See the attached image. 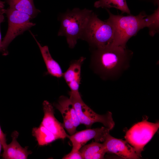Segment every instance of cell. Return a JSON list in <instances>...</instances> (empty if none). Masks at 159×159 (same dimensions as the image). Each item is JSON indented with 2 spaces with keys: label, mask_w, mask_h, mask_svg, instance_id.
Here are the masks:
<instances>
[{
  "label": "cell",
  "mask_w": 159,
  "mask_h": 159,
  "mask_svg": "<svg viewBox=\"0 0 159 159\" xmlns=\"http://www.w3.org/2000/svg\"><path fill=\"white\" fill-rule=\"evenodd\" d=\"M159 127V122L152 123L144 120L135 124L127 132L125 136L126 141L133 148L139 158Z\"/></svg>",
  "instance_id": "cell-7"
},
{
  "label": "cell",
  "mask_w": 159,
  "mask_h": 159,
  "mask_svg": "<svg viewBox=\"0 0 159 159\" xmlns=\"http://www.w3.org/2000/svg\"><path fill=\"white\" fill-rule=\"evenodd\" d=\"M42 104L44 115L41 124L53 133L57 139L68 138L69 135L65 132L62 123L54 116L52 105L47 100L44 101Z\"/></svg>",
  "instance_id": "cell-11"
},
{
  "label": "cell",
  "mask_w": 159,
  "mask_h": 159,
  "mask_svg": "<svg viewBox=\"0 0 159 159\" xmlns=\"http://www.w3.org/2000/svg\"><path fill=\"white\" fill-rule=\"evenodd\" d=\"M83 159H101L106 153L103 143L97 142L82 146L80 150Z\"/></svg>",
  "instance_id": "cell-15"
},
{
  "label": "cell",
  "mask_w": 159,
  "mask_h": 159,
  "mask_svg": "<svg viewBox=\"0 0 159 159\" xmlns=\"http://www.w3.org/2000/svg\"><path fill=\"white\" fill-rule=\"evenodd\" d=\"M154 4L156 5H159V0H153Z\"/></svg>",
  "instance_id": "cell-24"
},
{
  "label": "cell",
  "mask_w": 159,
  "mask_h": 159,
  "mask_svg": "<svg viewBox=\"0 0 159 159\" xmlns=\"http://www.w3.org/2000/svg\"><path fill=\"white\" fill-rule=\"evenodd\" d=\"M132 54L126 48L112 45L96 49L92 62L96 72L102 78L113 79L128 67Z\"/></svg>",
  "instance_id": "cell-1"
},
{
  "label": "cell",
  "mask_w": 159,
  "mask_h": 159,
  "mask_svg": "<svg viewBox=\"0 0 159 159\" xmlns=\"http://www.w3.org/2000/svg\"><path fill=\"white\" fill-rule=\"evenodd\" d=\"M39 47L47 70V74L57 78L62 76L63 73L59 65L52 58L47 46H42L34 36L30 32Z\"/></svg>",
  "instance_id": "cell-14"
},
{
  "label": "cell",
  "mask_w": 159,
  "mask_h": 159,
  "mask_svg": "<svg viewBox=\"0 0 159 159\" xmlns=\"http://www.w3.org/2000/svg\"><path fill=\"white\" fill-rule=\"evenodd\" d=\"M5 13L8 19V28L2 41V45L6 56L8 54L7 47L12 41L35 24L31 21L32 18L28 14L9 7L5 9Z\"/></svg>",
  "instance_id": "cell-6"
},
{
  "label": "cell",
  "mask_w": 159,
  "mask_h": 159,
  "mask_svg": "<svg viewBox=\"0 0 159 159\" xmlns=\"http://www.w3.org/2000/svg\"><path fill=\"white\" fill-rule=\"evenodd\" d=\"M63 159H83L80 150H72L68 154L64 155Z\"/></svg>",
  "instance_id": "cell-20"
},
{
  "label": "cell",
  "mask_w": 159,
  "mask_h": 159,
  "mask_svg": "<svg viewBox=\"0 0 159 159\" xmlns=\"http://www.w3.org/2000/svg\"><path fill=\"white\" fill-rule=\"evenodd\" d=\"M54 106L61 114L63 126L70 135L76 132L77 127L80 124L74 105L69 98L64 96H60Z\"/></svg>",
  "instance_id": "cell-8"
},
{
  "label": "cell",
  "mask_w": 159,
  "mask_h": 159,
  "mask_svg": "<svg viewBox=\"0 0 159 159\" xmlns=\"http://www.w3.org/2000/svg\"><path fill=\"white\" fill-rule=\"evenodd\" d=\"M69 94L80 124L84 125L88 129L90 128L93 123L100 122L110 130L113 128L115 123L111 112L108 111L103 115L98 114L84 102L80 93H74L70 91Z\"/></svg>",
  "instance_id": "cell-5"
},
{
  "label": "cell",
  "mask_w": 159,
  "mask_h": 159,
  "mask_svg": "<svg viewBox=\"0 0 159 159\" xmlns=\"http://www.w3.org/2000/svg\"><path fill=\"white\" fill-rule=\"evenodd\" d=\"M116 29L113 23L108 20L103 21L92 12L88 20L81 39L96 49L113 45L116 37Z\"/></svg>",
  "instance_id": "cell-3"
},
{
  "label": "cell",
  "mask_w": 159,
  "mask_h": 159,
  "mask_svg": "<svg viewBox=\"0 0 159 159\" xmlns=\"http://www.w3.org/2000/svg\"><path fill=\"white\" fill-rule=\"evenodd\" d=\"M92 11L86 8H75L68 11L61 20L58 36H65L69 48L75 46L78 39L81 38Z\"/></svg>",
  "instance_id": "cell-4"
},
{
  "label": "cell",
  "mask_w": 159,
  "mask_h": 159,
  "mask_svg": "<svg viewBox=\"0 0 159 159\" xmlns=\"http://www.w3.org/2000/svg\"><path fill=\"white\" fill-rule=\"evenodd\" d=\"M109 14L107 19L114 24L116 29V37L114 45L126 48L128 40L135 36L143 28L148 27V15L144 11L134 16L114 15L106 9Z\"/></svg>",
  "instance_id": "cell-2"
},
{
  "label": "cell",
  "mask_w": 159,
  "mask_h": 159,
  "mask_svg": "<svg viewBox=\"0 0 159 159\" xmlns=\"http://www.w3.org/2000/svg\"><path fill=\"white\" fill-rule=\"evenodd\" d=\"M85 59L83 57L73 62L62 76L70 89L71 92L79 93V88L80 80L81 67Z\"/></svg>",
  "instance_id": "cell-13"
},
{
  "label": "cell",
  "mask_w": 159,
  "mask_h": 159,
  "mask_svg": "<svg viewBox=\"0 0 159 159\" xmlns=\"http://www.w3.org/2000/svg\"><path fill=\"white\" fill-rule=\"evenodd\" d=\"M0 140L2 143V148L4 149L7 144L6 138V135L2 131L0 126Z\"/></svg>",
  "instance_id": "cell-21"
},
{
  "label": "cell",
  "mask_w": 159,
  "mask_h": 159,
  "mask_svg": "<svg viewBox=\"0 0 159 159\" xmlns=\"http://www.w3.org/2000/svg\"><path fill=\"white\" fill-rule=\"evenodd\" d=\"M106 153L115 154L125 159L139 158L133 148L126 141L116 138L108 133L103 142Z\"/></svg>",
  "instance_id": "cell-10"
},
{
  "label": "cell",
  "mask_w": 159,
  "mask_h": 159,
  "mask_svg": "<svg viewBox=\"0 0 159 159\" xmlns=\"http://www.w3.org/2000/svg\"><path fill=\"white\" fill-rule=\"evenodd\" d=\"M9 7L29 15L33 19L40 12L34 4L33 0H6Z\"/></svg>",
  "instance_id": "cell-16"
},
{
  "label": "cell",
  "mask_w": 159,
  "mask_h": 159,
  "mask_svg": "<svg viewBox=\"0 0 159 159\" xmlns=\"http://www.w3.org/2000/svg\"><path fill=\"white\" fill-rule=\"evenodd\" d=\"M2 148V146L1 142L0 140V155Z\"/></svg>",
  "instance_id": "cell-25"
},
{
  "label": "cell",
  "mask_w": 159,
  "mask_h": 159,
  "mask_svg": "<svg viewBox=\"0 0 159 159\" xmlns=\"http://www.w3.org/2000/svg\"><path fill=\"white\" fill-rule=\"evenodd\" d=\"M148 26L149 34L153 37L159 30V6L150 15H148Z\"/></svg>",
  "instance_id": "cell-19"
},
{
  "label": "cell",
  "mask_w": 159,
  "mask_h": 159,
  "mask_svg": "<svg viewBox=\"0 0 159 159\" xmlns=\"http://www.w3.org/2000/svg\"><path fill=\"white\" fill-rule=\"evenodd\" d=\"M110 130L107 127H102L86 130L76 132L69 136V138L71 142L72 150H80L81 148L92 139L97 142H103Z\"/></svg>",
  "instance_id": "cell-9"
},
{
  "label": "cell",
  "mask_w": 159,
  "mask_h": 159,
  "mask_svg": "<svg viewBox=\"0 0 159 159\" xmlns=\"http://www.w3.org/2000/svg\"><path fill=\"white\" fill-rule=\"evenodd\" d=\"M94 6L106 9L114 8L121 11L122 13L130 14L126 0H99L95 2Z\"/></svg>",
  "instance_id": "cell-18"
},
{
  "label": "cell",
  "mask_w": 159,
  "mask_h": 159,
  "mask_svg": "<svg viewBox=\"0 0 159 159\" xmlns=\"http://www.w3.org/2000/svg\"><path fill=\"white\" fill-rule=\"evenodd\" d=\"M4 20V16L3 14H0V52L2 53L3 55L5 56L4 52L3 49L2 45V41L1 38V34L0 31V24Z\"/></svg>",
  "instance_id": "cell-22"
},
{
  "label": "cell",
  "mask_w": 159,
  "mask_h": 159,
  "mask_svg": "<svg viewBox=\"0 0 159 159\" xmlns=\"http://www.w3.org/2000/svg\"><path fill=\"white\" fill-rule=\"evenodd\" d=\"M32 133L40 146L47 145L57 140L53 133L41 124L38 127H34Z\"/></svg>",
  "instance_id": "cell-17"
},
{
  "label": "cell",
  "mask_w": 159,
  "mask_h": 159,
  "mask_svg": "<svg viewBox=\"0 0 159 159\" xmlns=\"http://www.w3.org/2000/svg\"><path fill=\"white\" fill-rule=\"evenodd\" d=\"M4 2L0 1V14L5 13V9H4Z\"/></svg>",
  "instance_id": "cell-23"
},
{
  "label": "cell",
  "mask_w": 159,
  "mask_h": 159,
  "mask_svg": "<svg viewBox=\"0 0 159 159\" xmlns=\"http://www.w3.org/2000/svg\"><path fill=\"white\" fill-rule=\"evenodd\" d=\"M19 134L15 131L11 135L12 140L11 143L7 144L3 149L2 154L4 159H26L32 152L28 150V147H22L17 140Z\"/></svg>",
  "instance_id": "cell-12"
}]
</instances>
